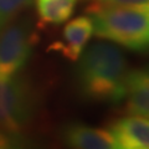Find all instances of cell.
Returning a JSON list of instances; mask_svg holds the SVG:
<instances>
[{
    "instance_id": "obj_10",
    "label": "cell",
    "mask_w": 149,
    "mask_h": 149,
    "mask_svg": "<svg viewBox=\"0 0 149 149\" xmlns=\"http://www.w3.org/2000/svg\"><path fill=\"white\" fill-rule=\"evenodd\" d=\"M32 0H0V32L31 5Z\"/></svg>"
},
{
    "instance_id": "obj_5",
    "label": "cell",
    "mask_w": 149,
    "mask_h": 149,
    "mask_svg": "<svg viewBox=\"0 0 149 149\" xmlns=\"http://www.w3.org/2000/svg\"><path fill=\"white\" fill-rule=\"evenodd\" d=\"M93 36V21L90 15L72 19L62 30L61 39L51 44L49 51L63 56L71 62H76L83 52L88 41Z\"/></svg>"
},
{
    "instance_id": "obj_2",
    "label": "cell",
    "mask_w": 149,
    "mask_h": 149,
    "mask_svg": "<svg viewBox=\"0 0 149 149\" xmlns=\"http://www.w3.org/2000/svg\"><path fill=\"white\" fill-rule=\"evenodd\" d=\"M93 34L134 52L149 51V11L124 6H88Z\"/></svg>"
},
{
    "instance_id": "obj_13",
    "label": "cell",
    "mask_w": 149,
    "mask_h": 149,
    "mask_svg": "<svg viewBox=\"0 0 149 149\" xmlns=\"http://www.w3.org/2000/svg\"><path fill=\"white\" fill-rule=\"evenodd\" d=\"M148 72H149V67H148Z\"/></svg>"
},
{
    "instance_id": "obj_1",
    "label": "cell",
    "mask_w": 149,
    "mask_h": 149,
    "mask_svg": "<svg viewBox=\"0 0 149 149\" xmlns=\"http://www.w3.org/2000/svg\"><path fill=\"white\" fill-rule=\"evenodd\" d=\"M74 83L85 101L119 104L125 97L128 63L124 54L111 42L90 45L77 60Z\"/></svg>"
},
{
    "instance_id": "obj_3",
    "label": "cell",
    "mask_w": 149,
    "mask_h": 149,
    "mask_svg": "<svg viewBox=\"0 0 149 149\" xmlns=\"http://www.w3.org/2000/svg\"><path fill=\"white\" fill-rule=\"evenodd\" d=\"M37 109V96L20 73L0 77V128L24 132Z\"/></svg>"
},
{
    "instance_id": "obj_7",
    "label": "cell",
    "mask_w": 149,
    "mask_h": 149,
    "mask_svg": "<svg viewBox=\"0 0 149 149\" xmlns=\"http://www.w3.org/2000/svg\"><path fill=\"white\" fill-rule=\"evenodd\" d=\"M61 137L63 143L76 149H117L116 142L108 129L95 128L82 123L65 125Z\"/></svg>"
},
{
    "instance_id": "obj_6",
    "label": "cell",
    "mask_w": 149,
    "mask_h": 149,
    "mask_svg": "<svg viewBox=\"0 0 149 149\" xmlns=\"http://www.w3.org/2000/svg\"><path fill=\"white\" fill-rule=\"evenodd\" d=\"M108 130L117 149H149V119L130 114L113 120Z\"/></svg>"
},
{
    "instance_id": "obj_12",
    "label": "cell",
    "mask_w": 149,
    "mask_h": 149,
    "mask_svg": "<svg viewBox=\"0 0 149 149\" xmlns=\"http://www.w3.org/2000/svg\"><path fill=\"white\" fill-rule=\"evenodd\" d=\"M88 6H124L149 11V0H92Z\"/></svg>"
},
{
    "instance_id": "obj_9",
    "label": "cell",
    "mask_w": 149,
    "mask_h": 149,
    "mask_svg": "<svg viewBox=\"0 0 149 149\" xmlns=\"http://www.w3.org/2000/svg\"><path fill=\"white\" fill-rule=\"evenodd\" d=\"M77 0H35L39 20L44 25H61L73 15Z\"/></svg>"
},
{
    "instance_id": "obj_11",
    "label": "cell",
    "mask_w": 149,
    "mask_h": 149,
    "mask_svg": "<svg viewBox=\"0 0 149 149\" xmlns=\"http://www.w3.org/2000/svg\"><path fill=\"white\" fill-rule=\"evenodd\" d=\"M29 143L24 132L0 128V149H15L22 148Z\"/></svg>"
},
{
    "instance_id": "obj_8",
    "label": "cell",
    "mask_w": 149,
    "mask_h": 149,
    "mask_svg": "<svg viewBox=\"0 0 149 149\" xmlns=\"http://www.w3.org/2000/svg\"><path fill=\"white\" fill-rule=\"evenodd\" d=\"M125 111L149 118V72L132 70L125 80Z\"/></svg>"
},
{
    "instance_id": "obj_4",
    "label": "cell",
    "mask_w": 149,
    "mask_h": 149,
    "mask_svg": "<svg viewBox=\"0 0 149 149\" xmlns=\"http://www.w3.org/2000/svg\"><path fill=\"white\" fill-rule=\"evenodd\" d=\"M37 34L29 19L9 24L0 32V77L20 73L29 62Z\"/></svg>"
}]
</instances>
